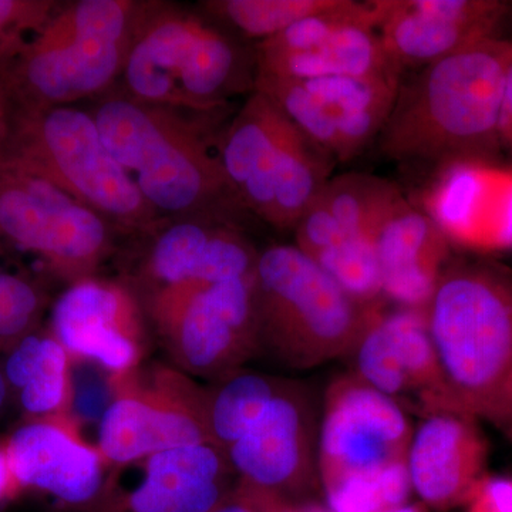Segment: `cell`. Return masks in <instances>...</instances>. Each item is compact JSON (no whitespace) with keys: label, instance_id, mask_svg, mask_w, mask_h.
I'll return each instance as SVG.
<instances>
[{"label":"cell","instance_id":"26","mask_svg":"<svg viewBox=\"0 0 512 512\" xmlns=\"http://www.w3.org/2000/svg\"><path fill=\"white\" fill-rule=\"evenodd\" d=\"M70 359L53 336H28L10 353L5 366L6 380L19 390L23 409L36 419L70 416Z\"/></svg>","mask_w":512,"mask_h":512},{"label":"cell","instance_id":"40","mask_svg":"<svg viewBox=\"0 0 512 512\" xmlns=\"http://www.w3.org/2000/svg\"><path fill=\"white\" fill-rule=\"evenodd\" d=\"M6 399V377L0 372V409H2L3 403Z\"/></svg>","mask_w":512,"mask_h":512},{"label":"cell","instance_id":"22","mask_svg":"<svg viewBox=\"0 0 512 512\" xmlns=\"http://www.w3.org/2000/svg\"><path fill=\"white\" fill-rule=\"evenodd\" d=\"M406 463L412 490L424 504L436 510L467 504L487 463L478 420L456 410L423 417L413 430Z\"/></svg>","mask_w":512,"mask_h":512},{"label":"cell","instance_id":"31","mask_svg":"<svg viewBox=\"0 0 512 512\" xmlns=\"http://www.w3.org/2000/svg\"><path fill=\"white\" fill-rule=\"evenodd\" d=\"M56 8L47 0H0V47L39 28Z\"/></svg>","mask_w":512,"mask_h":512},{"label":"cell","instance_id":"38","mask_svg":"<svg viewBox=\"0 0 512 512\" xmlns=\"http://www.w3.org/2000/svg\"><path fill=\"white\" fill-rule=\"evenodd\" d=\"M384 512H426L421 505H410L404 504L402 507L393 508V510L384 511Z\"/></svg>","mask_w":512,"mask_h":512},{"label":"cell","instance_id":"19","mask_svg":"<svg viewBox=\"0 0 512 512\" xmlns=\"http://www.w3.org/2000/svg\"><path fill=\"white\" fill-rule=\"evenodd\" d=\"M143 278L147 295L185 284L214 285L255 274L259 252L231 218H165L150 234Z\"/></svg>","mask_w":512,"mask_h":512},{"label":"cell","instance_id":"33","mask_svg":"<svg viewBox=\"0 0 512 512\" xmlns=\"http://www.w3.org/2000/svg\"><path fill=\"white\" fill-rule=\"evenodd\" d=\"M212 512H265V510L255 491L239 484L237 490L232 491Z\"/></svg>","mask_w":512,"mask_h":512},{"label":"cell","instance_id":"9","mask_svg":"<svg viewBox=\"0 0 512 512\" xmlns=\"http://www.w3.org/2000/svg\"><path fill=\"white\" fill-rule=\"evenodd\" d=\"M114 229L55 184L0 160V242L39 256L69 285L93 278L111 251Z\"/></svg>","mask_w":512,"mask_h":512},{"label":"cell","instance_id":"29","mask_svg":"<svg viewBox=\"0 0 512 512\" xmlns=\"http://www.w3.org/2000/svg\"><path fill=\"white\" fill-rule=\"evenodd\" d=\"M412 491L406 460L357 474L326 491L335 512H384L407 504Z\"/></svg>","mask_w":512,"mask_h":512},{"label":"cell","instance_id":"27","mask_svg":"<svg viewBox=\"0 0 512 512\" xmlns=\"http://www.w3.org/2000/svg\"><path fill=\"white\" fill-rule=\"evenodd\" d=\"M281 382L254 372H235L207 394V426L211 443L222 451L245 436L274 399Z\"/></svg>","mask_w":512,"mask_h":512},{"label":"cell","instance_id":"1","mask_svg":"<svg viewBox=\"0 0 512 512\" xmlns=\"http://www.w3.org/2000/svg\"><path fill=\"white\" fill-rule=\"evenodd\" d=\"M512 43L488 39L400 82L377 138L387 158L444 165L488 161L501 146L500 117Z\"/></svg>","mask_w":512,"mask_h":512},{"label":"cell","instance_id":"16","mask_svg":"<svg viewBox=\"0 0 512 512\" xmlns=\"http://www.w3.org/2000/svg\"><path fill=\"white\" fill-rule=\"evenodd\" d=\"M52 332L72 359L97 363L111 376L138 369L146 352L143 305L136 293L96 276L69 285L57 299Z\"/></svg>","mask_w":512,"mask_h":512},{"label":"cell","instance_id":"8","mask_svg":"<svg viewBox=\"0 0 512 512\" xmlns=\"http://www.w3.org/2000/svg\"><path fill=\"white\" fill-rule=\"evenodd\" d=\"M3 157L55 184L121 232L147 235L163 220L104 144L92 111L13 107Z\"/></svg>","mask_w":512,"mask_h":512},{"label":"cell","instance_id":"30","mask_svg":"<svg viewBox=\"0 0 512 512\" xmlns=\"http://www.w3.org/2000/svg\"><path fill=\"white\" fill-rule=\"evenodd\" d=\"M40 309L36 289L19 276L0 274V339L23 335Z\"/></svg>","mask_w":512,"mask_h":512},{"label":"cell","instance_id":"13","mask_svg":"<svg viewBox=\"0 0 512 512\" xmlns=\"http://www.w3.org/2000/svg\"><path fill=\"white\" fill-rule=\"evenodd\" d=\"M400 82V76L256 77L255 90L275 101L336 163H345L379 138Z\"/></svg>","mask_w":512,"mask_h":512},{"label":"cell","instance_id":"6","mask_svg":"<svg viewBox=\"0 0 512 512\" xmlns=\"http://www.w3.org/2000/svg\"><path fill=\"white\" fill-rule=\"evenodd\" d=\"M380 308L356 301L296 245H272L259 252V349H268L286 366L311 369L348 355Z\"/></svg>","mask_w":512,"mask_h":512},{"label":"cell","instance_id":"17","mask_svg":"<svg viewBox=\"0 0 512 512\" xmlns=\"http://www.w3.org/2000/svg\"><path fill=\"white\" fill-rule=\"evenodd\" d=\"M318 437L308 394L282 383L251 430L225 454L239 484L286 498L318 470Z\"/></svg>","mask_w":512,"mask_h":512},{"label":"cell","instance_id":"28","mask_svg":"<svg viewBox=\"0 0 512 512\" xmlns=\"http://www.w3.org/2000/svg\"><path fill=\"white\" fill-rule=\"evenodd\" d=\"M336 0H210L200 9L222 29L259 42L291 28L295 23L332 8Z\"/></svg>","mask_w":512,"mask_h":512},{"label":"cell","instance_id":"21","mask_svg":"<svg viewBox=\"0 0 512 512\" xmlns=\"http://www.w3.org/2000/svg\"><path fill=\"white\" fill-rule=\"evenodd\" d=\"M423 210L450 244L476 251L512 249V173L488 161L441 167Z\"/></svg>","mask_w":512,"mask_h":512},{"label":"cell","instance_id":"2","mask_svg":"<svg viewBox=\"0 0 512 512\" xmlns=\"http://www.w3.org/2000/svg\"><path fill=\"white\" fill-rule=\"evenodd\" d=\"M100 136L158 217L241 210L229 190L214 120L110 93L92 111Z\"/></svg>","mask_w":512,"mask_h":512},{"label":"cell","instance_id":"23","mask_svg":"<svg viewBox=\"0 0 512 512\" xmlns=\"http://www.w3.org/2000/svg\"><path fill=\"white\" fill-rule=\"evenodd\" d=\"M138 463L136 484L111 497L106 512H212L231 494L227 454L215 444L171 448Z\"/></svg>","mask_w":512,"mask_h":512},{"label":"cell","instance_id":"14","mask_svg":"<svg viewBox=\"0 0 512 512\" xmlns=\"http://www.w3.org/2000/svg\"><path fill=\"white\" fill-rule=\"evenodd\" d=\"M318 437V471L325 491L346 478L407 458L409 414L355 376L328 387Z\"/></svg>","mask_w":512,"mask_h":512},{"label":"cell","instance_id":"11","mask_svg":"<svg viewBox=\"0 0 512 512\" xmlns=\"http://www.w3.org/2000/svg\"><path fill=\"white\" fill-rule=\"evenodd\" d=\"M113 397L101 416L97 448L107 464L144 458L191 444L211 443L207 394L168 369L111 376Z\"/></svg>","mask_w":512,"mask_h":512},{"label":"cell","instance_id":"10","mask_svg":"<svg viewBox=\"0 0 512 512\" xmlns=\"http://www.w3.org/2000/svg\"><path fill=\"white\" fill-rule=\"evenodd\" d=\"M144 306L188 372L229 375L259 349L255 274L208 286H170L147 295Z\"/></svg>","mask_w":512,"mask_h":512},{"label":"cell","instance_id":"34","mask_svg":"<svg viewBox=\"0 0 512 512\" xmlns=\"http://www.w3.org/2000/svg\"><path fill=\"white\" fill-rule=\"evenodd\" d=\"M501 144L512 150V60L505 74L503 104H501L500 117Z\"/></svg>","mask_w":512,"mask_h":512},{"label":"cell","instance_id":"39","mask_svg":"<svg viewBox=\"0 0 512 512\" xmlns=\"http://www.w3.org/2000/svg\"><path fill=\"white\" fill-rule=\"evenodd\" d=\"M301 512H335L333 510H330L328 505L326 507H322V505L318 504H308L305 505V507L299 508Z\"/></svg>","mask_w":512,"mask_h":512},{"label":"cell","instance_id":"36","mask_svg":"<svg viewBox=\"0 0 512 512\" xmlns=\"http://www.w3.org/2000/svg\"><path fill=\"white\" fill-rule=\"evenodd\" d=\"M19 490L20 487L15 476H13L6 448L0 447V504L9 500V498L15 497Z\"/></svg>","mask_w":512,"mask_h":512},{"label":"cell","instance_id":"12","mask_svg":"<svg viewBox=\"0 0 512 512\" xmlns=\"http://www.w3.org/2000/svg\"><path fill=\"white\" fill-rule=\"evenodd\" d=\"M256 77L400 76L384 52L373 2L336 0L255 46Z\"/></svg>","mask_w":512,"mask_h":512},{"label":"cell","instance_id":"20","mask_svg":"<svg viewBox=\"0 0 512 512\" xmlns=\"http://www.w3.org/2000/svg\"><path fill=\"white\" fill-rule=\"evenodd\" d=\"M5 448L20 488L52 495L66 507L100 503L107 463L69 414L37 417L16 430Z\"/></svg>","mask_w":512,"mask_h":512},{"label":"cell","instance_id":"37","mask_svg":"<svg viewBox=\"0 0 512 512\" xmlns=\"http://www.w3.org/2000/svg\"><path fill=\"white\" fill-rule=\"evenodd\" d=\"M252 491H255L256 495H258L259 501H261L265 512H301L299 508L293 507L292 504H289L288 501H286V498L278 497V495L262 493V491Z\"/></svg>","mask_w":512,"mask_h":512},{"label":"cell","instance_id":"24","mask_svg":"<svg viewBox=\"0 0 512 512\" xmlns=\"http://www.w3.org/2000/svg\"><path fill=\"white\" fill-rule=\"evenodd\" d=\"M383 298L426 309L450 258V242L426 211L403 197L375 235Z\"/></svg>","mask_w":512,"mask_h":512},{"label":"cell","instance_id":"35","mask_svg":"<svg viewBox=\"0 0 512 512\" xmlns=\"http://www.w3.org/2000/svg\"><path fill=\"white\" fill-rule=\"evenodd\" d=\"M13 101L10 99L5 84L0 80V160L5 156L6 147L12 128Z\"/></svg>","mask_w":512,"mask_h":512},{"label":"cell","instance_id":"18","mask_svg":"<svg viewBox=\"0 0 512 512\" xmlns=\"http://www.w3.org/2000/svg\"><path fill=\"white\" fill-rule=\"evenodd\" d=\"M377 30L393 66L420 70L493 39L508 10L498 0H375Z\"/></svg>","mask_w":512,"mask_h":512},{"label":"cell","instance_id":"4","mask_svg":"<svg viewBox=\"0 0 512 512\" xmlns=\"http://www.w3.org/2000/svg\"><path fill=\"white\" fill-rule=\"evenodd\" d=\"M147 2L77 0L0 47V80L13 107L73 106L119 82Z\"/></svg>","mask_w":512,"mask_h":512},{"label":"cell","instance_id":"25","mask_svg":"<svg viewBox=\"0 0 512 512\" xmlns=\"http://www.w3.org/2000/svg\"><path fill=\"white\" fill-rule=\"evenodd\" d=\"M403 197L396 184L376 175L332 177L296 225V244L332 237L375 242L377 229Z\"/></svg>","mask_w":512,"mask_h":512},{"label":"cell","instance_id":"5","mask_svg":"<svg viewBox=\"0 0 512 512\" xmlns=\"http://www.w3.org/2000/svg\"><path fill=\"white\" fill-rule=\"evenodd\" d=\"M255 76V52L204 13L147 2L120 82L143 103L220 114L231 97L254 92Z\"/></svg>","mask_w":512,"mask_h":512},{"label":"cell","instance_id":"32","mask_svg":"<svg viewBox=\"0 0 512 512\" xmlns=\"http://www.w3.org/2000/svg\"><path fill=\"white\" fill-rule=\"evenodd\" d=\"M467 505L470 512H512V477L484 476Z\"/></svg>","mask_w":512,"mask_h":512},{"label":"cell","instance_id":"15","mask_svg":"<svg viewBox=\"0 0 512 512\" xmlns=\"http://www.w3.org/2000/svg\"><path fill=\"white\" fill-rule=\"evenodd\" d=\"M352 359L357 379L407 414L417 413L423 419L448 410L463 412L444 379L426 309H383L360 336Z\"/></svg>","mask_w":512,"mask_h":512},{"label":"cell","instance_id":"3","mask_svg":"<svg viewBox=\"0 0 512 512\" xmlns=\"http://www.w3.org/2000/svg\"><path fill=\"white\" fill-rule=\"evenodd\" d=\"M426 315L458 407L512 441V272L493 262H448Z\"/></svg>","mask_w":512,"mask_h":512},{"label":"cell","instance_id":"7","mask_svg":"<svg viewBox=\"0 0 512 512\" xmlns=\"http://www.w3.org/2000/svg\"><path fill=\"white\" fill-rule=\"evenodd\" d=\"M220 157L238 207L278 229L296 228L336 163L258 90L220 134Z\"/></svg>","mask_w":512,"mask_h":512}]
</instances>
